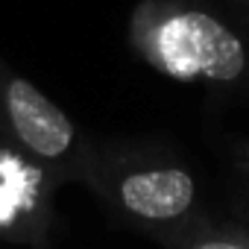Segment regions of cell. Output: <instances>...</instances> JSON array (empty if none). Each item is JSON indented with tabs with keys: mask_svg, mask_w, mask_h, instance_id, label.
Listing matches in <instances>:
<instances>
[{
	"mask_svg": "<svg viewBox=\"0 0 249 249\" xmlns=\"http://www.w3.org/2000/svg\"><path fill=\"white\" fill-rule=\"evenodd\" d=\"M3 103H6V114H9L15 138L30 153L41 159H62L73 147V138H76L73 123L33 82L21 76L9 79L3 91Z\"/></svg>",
	"mask_w": 249,
	"mask_h": 249,
	"instance_id": "obj_2",
	"label": "cell"
},
{
	"mask_svg": "<svg viewBox=\"0 0 249 249\" xmlns=\"http://www.w3.org/2000/svg\"><path fill=\"white\" fill-rule=\"evenodd\" d=\"M196 199V182L182 167H147L126 173L117 185L120 208L147 220V223H170L191 211Z\"/></svg>",
	"mask_w": 249,
	"mask_h": 249,
	"instance_id": "obj_3",
	"label": "cell"
},
{
	"mask_svg": "<svg viewBox=\"0 0 249 249\" xmlns=\"http://www.w3.org/2000/svg\"><path fill=\"white\" fill-rule=\"evenodd\" d=\"M188 249H249V234L231 231V229L202 231L188 243Z\"/></svg>",
	"mask_w": 249,
	"mask_h": 249,
	"instance_id": "obj_4",
	"label": "cell"
},
{
	"mask_svg": "<svg viewBox=\"0 0 249 249\" xmlns=\"http://www.w3.org/2000/svg\"><path fill=\"white\" fill-rule=\"evenodd\" d=\"M153 53L159 68L179 79L234 82L246 71L240 38L208 12H182L159 24Z\"/></svg>",
	"mask_w": 249,
	"mask_h": 249,
	"instance_id": "obj_1",
	"label": "cell"
}]
</instances>
